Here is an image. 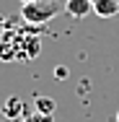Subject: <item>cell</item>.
Wrapping results in <instances>:
<instances>
[{"label":"cell","instance_id":"6da1fadb","mask_svg":"<svg viewBox=\"0 0 119 122\" xmlns=\"http://www.w3.org/2000/svg\"><path fill=\"white\" fill-rule=\"evenodd\" d=\"M42 52V39L34 29L10 26L0 39V60L3 62H31Z\"/></svg>","mask_w":119,"mask_h":122},{"label":"cell","instance_id":"7a4b0ae2","mask_svg":"<svg viewBox=\"0 0 119 122\" xmlns=\"http://www.w3.org/2000/svg\"><path fill=\"white\" fill-rule=\"evenodd\" d=\"M60 10H62L60 0H34L21 5V21L29 26H44L54 16H60Z\"/></svg>","mask_w":119,"mask_h":122},{"label":"cell","instance_id":"3957f363","mask_svg":"<svg viewBox=\"0 0 119 122\" xmlns=\"http://www.w3.org/2000/svg\"><path fill=\"white\" fill-rule=\"evenodd\" d=\"M93 13L101 18H114L119 16V0H91Z\"/></svg>","mask_w":119,"mask_h":122},{"label":"cell","instance_id":"277c9868","mask_svg":"<svg viewBox=\"0 0 119 122\" xmlns=\"http://www.w3.org/2000/svg\"><path fill=\"white\" fill-rule=\"evenodd\" d=\"M65 10H67V16L80 21L93 10V5H91V0H65Z\"/></svg>","mask_w":119,"mask_h":122},{"label":"cell","instance_id":"5b68a950","mask_svg":"<svg viewBox=\"0 0 119 122\" xmlns=\"http://www.w3.org/2000/svg\"><path fill=\"white\" fill-rule=\"evenodd\" d=\"M3 114H5L10 122H13V120H21V117H24V99L8 96V101L3 104Z\"/></svg>","mask_w":119,"mask_h":122},{"label":"cell","instance_id":"8992f818","mask_svg":"<svg viewBox=\"0 0 119 122\" xmlns=\"http://www.w3.org/2000/svg\"><path fill=\"white\" fill-rule=\"evenodd\" d=\"M34 107H36L39 114H54V99H49V96H36Z\"/></svg>","mask_w":119,"mask_h":122},{"label":"cell","instance_id":"52a82bcc","mask_svg":"<svg viewBox=\"0 0 119 122\" xmlns=\"http://www.w3.org/2000/svg\"><path fill=\"white\" fill-rule=\"evenodd\" d=\"M24 122H54V117H52V114H39V112H34V114L24 117Z\"/></svg>","mask_w":119,"mask_h":122},{"label":"cell","instance_id":"ba28073f","mask_svg":"<svg viewBox=\"0 0 119 122\" xmlns=\"http://www.w3.org/2000/svg\"><path fill=\"white\" fill-rule=\"evenodd\" d=\"M8 29H10V24H8V18H5L3 13H0V39H3V34H5Z\"/></svg>","mask_w":119,"mask_h":122},{"label":"cell","instance_id":"9c48e42d","mask_svg":"<svg viewBox=\"0 0 119 122\" xmlns=\"http://www.w3.org/2000/svg\"><path fill=\"white\" fill-rule=\"evenodd\" d=\"M54 75H57L60 81H65V78H67V68H54Z\"/></svg>","mask_w":119,"mask_h":122},{"label":"cell","instance_id":"30bf717a","mask_svg":"<svg viewBox=\"0 0 119 122\" xmlns=\"http://www.w3.org/2000/svg\"><path fill=\"white\" fill-rule=\"evenodd\" d=\"M26 3H34V0H21V5H26Z\"/></svg>","mask_w":119,"mask_h":122},{"label":"cell","instance_id":"8fae6325","mask_svg":"<svg viewBox=\"0 0 119 122\" xmlns=\"http://www.w3.org/2000/svg\"><path fill=\"white\" fill-rule=\"evenodd\" d=\"M13 122H24V120H13Z\"/></svg>","mask_w":119,"mask_h":122},{"label":"cell","instance_id":"7c38bea8","mask_svg":"<svg viewBox=\"0 0 119 122\" xmlns=\"http://www.w3.org/2000/svg\"><path fill=\"white\" fill-rule=\"evenodd\" d=\"M117 122H119V112H117Z\"/></svg>","mask_w":119,"mask_h":122}]
</instances>
